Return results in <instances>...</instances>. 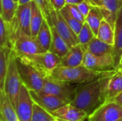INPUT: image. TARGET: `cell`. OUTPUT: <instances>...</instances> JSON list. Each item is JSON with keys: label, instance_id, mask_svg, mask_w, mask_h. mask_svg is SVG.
<instances>
[{"label": "cell", "instance_id": "cell-34", "mask_svg": "<svg viewBox=\"0 0 122 121\" xmlns=\"http://www.w3.org/2000/svg\"><path fill=\"white\" fill-rule=\"evenodd\" d=\"M50 2L55 10H61L66 4V0H50Z\"/></svg>", "mask_w": 122, "mask_h": 121}, {"label": "cell", "instance_id": "cell-31", "mask_svg": "<svg viewBox=\"0 0 122 121\" xmlns=\"http://www.w3.org/2000/svg\"><path fill=\"white\" fill-rule=\"evenodd\" d=\"M77 36H78L79 43L85 45L88 44L95 36V34H94L93 31L92 30L89 24L85 21Z\"/></svg>", "mask_w": 122, "mask_h": 121}, {"label": "cell", "instance_id": "cell-18", "mask_svg": "<svg viewBox=\"0 0 122 121\" xmlns=\"http://www.w3.org/2000/svg\"><path fill=\"white\" fill-rule=\"evenodd\" d=\"M0 121H20L4 91H0Z\"/></svg>", "mask_w": 122, "mask_h": 121}, {"label": "cell", "instance_id": "cell-8", "mask_svg": "<svg viewBox=\"0 0 122 121\" xmlns=\"http://www.w3.org/2000/svg\"><path fill=\"white\" fill-rule=\"evenodd\" d=\"M24 57L27 58L45 76L51 75L54 70L59 66L61 59L50 51Z\"/></svg>", "mask_w": 122, "mask_h": 121}, {"label": "cell", "instance_id": "cell-6", "mask_svg": "<svg viewBox=\"0 0 122 121\" xmlns=\"http://www.w3.org/2000/svg\"><path fill=\"white\" fill-rule=\"evenodd\" d=\"M12 49L17 56H30L46 51L39 44L36 36L26 34L19 27L16 31Z\"/></svg>", "mask_w": 122, "mask_h": 121}, {"label": "cell", "instance_id": "cell-1", "mask_svg": "<svg viewBox=\"0 0 122 121\" xmlns=\"http://www.w3.org/2000/svg\"><path fill=\"white\" fill-rule=\"evenodd\" d=\"M113 74L77 86L75 98L71 104L83 110L89 116L104 102L105 89Z\"/></svg>", "mask_w": 122, "mask_h": 121}, {"label": "cell", "instance_id": "cell-3", "mask_svg": "<svg viewBox=\"0 0 122 121\" xmlns=\"http://www.w3.org/2000/svg\"><path fill=\"white\" fill-rule=\"evenodd\" d=\"M16 61L22 83L29 91H41L46 76L27 58L16 54Z\"/></svg>", "mask_w": 122, "mask_h": 121}, {"label": "cell", "instance_id": "cell-40", "mask_svg": "<svg viewBox=\"0 0 122 121\" xmlns=\"http://www.w3.org/2000/svg\"><path fill=\"white\" fill-rule=\"evenodd\" d=\"M54 121H60V120H59V119H57V118H56L55 120Z\"/></svg>", "mask_w": 122, "mask_h": 121}, {"label": "cell", "instance_id": "cell-10", "mask_svg": "<svg viewBox=\"0 0 122 121\" xmlns=\"http://www.w3.org/2000/svg\"><path fill=\"white\" fill-rule=\"evenodd\" d=\"M34 101L29 90L22 83L15 107L20 121H31Z\"/></svg>", "mask_w": 122, "mask_h": 121}, {"label": "cell", "instance_id": "cell-33", "mask_svg": "<svg viewBox=\"0 0 122 121\" xmlns=\"http://www.w3.org/2000/svg\"><path fill=\"white\" fill-rule=\"evenodd\" d=\"M76 6H77L78 9H79V10L80 11V12H81L85 17H86L87 15H88L89 13V11H90V9H91V8H92V6H91L87 1H86L85 0H84V1H81V3L76 4Z\"/></svg>", "mask_w": 122, "mask_h": 121}, {"label": "cell", "instance_id": "cell-19", "mask_svg": "<svg viewBox=\"0 0 122 121\" xmlns=\"http://www.w3.org/2000/svg\"><path fill=\"white\" fill-rule=\"evenodd\" d=\"M122 92V73L119 71L113 74L107 83L104 92V102L113 100Z\"/></svg>", "mask_w": 122, "mask_h": 121}, {"label": "cell", "instance_id": "cell-35", "mask_svg": "<svg viewBox=\"0 0 122 121\" xmlns=\"http://www.w3.org/2000/svg\"><path fill=\"white\" fill-rule=\"evenodd\" d=\"M86 1H87L92 6H99L101 0H85Z\"/></svg>", "mask_w": 122, "mask_h": 121}, {"label": "cell", "instance_id": "cell-38", "mask_svg": "<svg viewBox=\"0 0 122 121\" xmlns=\"http://www.w3.org/2000/svg\"><path fill=\"white\" fill-rule=\"evenodd\" d=\"M32 1L34 0H18V2H19V5H20V4H24Z\"/></svg>", "mask_w": 122, "mask_h": 121}, {"label": "cell", "instance_id": "cell-4", "mask_svg": "<svg viewBox=\"0 0 122 121\" xmlns=\"http://www.w3.org/2000/svg\"><path fill=\"white\" fill-rule=\"evenodd\" d=\"M21 84L22 82L16 66V53L12 49L9 56V65L5 78L4 91L14 108L16 105Z\"/></svg>", "mask_w": 122, "mask_h": 121}, {"label": "cell", "instance_id": "cell-14", "mask_svg": "<svg viewBox=\"0 0 122 121\" xmlns=\"http://www.w3.org/2000/svg\"><path fill=\"white\" fill-rule=\"evenodd\" d=\"M86 51L84 45L77 44L71 47L68 53L61 59L59 66L61 67H75L83 63L84 56Z\"/></svg>", "mask_w": 122, "mask_h": 121}, {"label": "cell", "instance_id": "cell-21", "mask_svg": "<svg viewBox=\"0 0 122 121\" xmlns=\"http://www.w3.org/2000/svg\"><path fill=\"white\" fill-rule=\"evenodd\" d=\"M86 51H89L90 53L97 55H104L107 53H113L114 46L109 44L101 39L97 36H94L88 44L84 45Z\"/></svg>", "mask_w": 122, "mask_h": 121}, {"label": "cell", "instance_id": "cell-9", "mask_svg": "<svg viewBox=\"0 0 122 121\" xmlns=\"http://www.w3.org/2000/svg\"><path fill=\"white\" fill-rule=\"evenodd\" d=\"M82 64L91 69L99 71H117L115 67L113 53L97 56L86 51Z\"/></svg>", "mask_w": 122, "mask_h": 121}, {"label": "cell", "instance_id": "cell-30", "mask_svg": "<svg viewBox=\"0 0 122 121\" xmlns=\"http://www.w3.org/2000/svg\"><path fill=\"white\" fill-rule=\"evenodd\" d=\"M36 4L39 6L40 9L42 11L44 18L49 22V24L52 26L51 21V12L54 10L50 0H34Z\"/></svg>", "mask_w": 122, "mask_h": 121}, {"label": "cell", "instance_id": "cell-5", "mask_svg": "<svg viewBox=\"0 0 122 121\" xmlns=\"http://www.w3.org/2000/svg\"><path fill=\"white\" fill-rule=\"evenodd\" d=\"M76 87L72 83L49 75L44 78L41 91L54 95L62 99L66 103H71L75 98Z\"/></svg>", "mask_w": 122, "mask_h": 121}, {"label": "cell", "instance_id": "cell-39", "mask_svg": "<svg viewBox=\"0 0 122 121\" xmlns=\"http://www.w3.org/2000/svg\"><path fill=\"white\" fill-rule=\"evenodd\" d=\"M121 69H122V58H121V60H120V62H119V64L117 67V71H120Z\"/></svg>", "mask_w": 122, "mask_h": 121}, {"label": "cell", "instance_id": "cell-36", "mask_svg": "<svg viewBox=\"0 0 122 121\" xmlns=\"http://www.w3.org/2000/svg\"><path fill=\"white\" fill-rule=\"evenodd\" d=\"M112 101H115V102H117V103H119V104H120V105H122V92L121 93H119L118 96H117L113 100H112Z\"/></svg>", "mask_w": 122, "mask_h": 121}, {"label": "cell", "instance_id": "cell-24", "mask_svg": "<svg viewBox=\"0 0 122 121\" xmlns=\"http://www.w3.org/2000/svg\"><path fill=\"white\" fill-rule=\"evenodd\" d=\"M41 10L34 1H31V35L36 36L44 20Z\"/></svg>", "mask_w": 122, "mask_h": 121}, {"label": "cell", "instance_id": "cell-15", "mask_svg": "<svg viewBox=\"0 0 122 121\" xmlns=\"http://www.w3.org/2000/svg\"><path fill=\"white\" fill-rule=\"evenodd\" d=\"M98 7L104 18L114 29L118 14L122 7V0H101Z\"/></svg>", "mask_w": 122, "mask_h": 121}, {"label": "cell", "instance_id": "cell-12", "mask_svg": "<svg viewBox=\"0 0 122 121\" xmlns=\"http://www.w3.org/2000/svg\"><path fill=\"white\" fill-rule=\"evenodd\" d=\"M29 91L34 101L50 113H52L66 104H68L62 99L41 91Z\"/></svg>", "mask_w": 122, "mask_h": 121}, {"label": "cell", "instance_id": "cell-25", "mask_svg": "<svg viewBox=\"0 0 122 121\" xmlns=\"http://www.w3.org/2000/svg\"><path fill=\"white\" fill-rule=\"evenodd\" d=\"M104 19V16L99 8L92 6L89 14L86 17V22L89 24L96 36H97L101 22Z\"/></svg>", "mask_w": 122, "mask_h": 121}, {"label": "cell", "instance_id": "cell-23", "mask_svg": "<svg viewBox=\"0 0 122 121\" xmlns=\"http://www.w3.org/2000/svg\"><path fill=\"white\" fill-rule=\"evenodd\" d=\"M1 12L0 17L5 21L11 23L16 16L19 2L17 0H1Z\"/></svg>", "mask_w": 122, "mask_h": 121}, {"label": "cell", "instance_id": "cell-17", "mask_svg": "<svg viewBox=\"0 0 122 121\" xmlns=\"http://www.w3.org/2000/svg\"><path fill=\"white\" fill-rule=\"evenodd\" d=\"M114 44L113 50V56L114 59L115 67L117 70V67L119 64L122 56V7L121 8L115 23L114 27Z\"/></svg>", "mask_w": 122, "mask_h": 121}, {"label": "cell", "instance_id": "cell-29", "mask_svg": "<svg viewBox=\"0 0 122 121\" xmlns=\"http://www.w3.org/2000/svg\"><path fill=\"white\" fill-rule=\"evenodd\" d=\"M61 14L63 16V17L64 18V19L66 21V22L68 23V24L70 26V27L72 29V30L75 32V34L76 35H78L83 26L84 23L81 22L80 21H79L78 19H76V18H74L69 11L68 9L66 7V6L62 8L61 10H59Z\"/></svg>", "mask_w": 122, "mask_h": 121}, {"label": "cell", "instance_id": "cell-11", "mask_svg": "<svg viewBox=\"0 0 122 121\" xmlns=\"http://www.w3.org/2000/svg\"><path fill=\"white\" fill-rule=\"evenodd\" d=\"M51 21L52 26L56 28L59 35L65 40L69 48L79 44L77 35L68 24L59 10H55L54 9L51 12Z\"/></svg>", "mask_w": 122, "mask_h": 121}, {"label": "cell", "instance_id": "cell-41", "mask_svg": "<svg viewBox=\"0 0 122 121\" xmlns=\"http://www.w3.org/2000/svg\"><path fill=\"white\" fill-rule=\"evenodd\" d=\"M119 71V72H121V73H122V69H121V70H120V71Z\"/></svg>", "mask_w": 122, "mask_h": 121}, {"label": "cell", "instance_id": "cell-20", "mask_svg": "<svg viewBox=\"0 0 122 121\" xmlns=\"http://www.w3.org/2000/svg\"><path fill=\"white\" fill-rule=\"evenodd\" d=\"M51 32L52 40L49 51L57 55L60 58H63L68 53L70 48L65 41V40L59 35V34L54 26H51Z\"/></svg>", "mask_w": 122, "mask_h": 121}, {"label": "cell", "instance_id": "cell-27", "mask_svg": "<svg viewBox=\"0 0 122 121\" xmlns=\"http://www.w3.org/2000/svg\"><path fill=\"white\" fill-rule=\"evenodd\" d=\"M97 36L102 41L109 44L113 46L114 44V29L105 19H104L101 22Z\"/></svg>", "mask_w": 122, "mask_h": 121}, {"label": "cell", "instance_id": "cell-28", "mask_svg": "<svg viewBox=\"0 0 122 121\" xmlns=\"http://www.w3.org/2000/svg\"><path fill=\"white\" fill-rule=\"evenodd\" d=\"M56 118L51 113L34 102L31 121H54Z\"/></svg>", "mask_w": 122, "mask_h": 121}, {"label": "cell", "instance_id": "cell-26", "mask_svg": "<svg viewBox=\"0 0 122 121\" xmlns=\"http://www.w3.org/2000/svg\"><path fill=\"white\" fill-rule=\"evenodd\" d=\"M11 50L8 47H1L0 49V91H4L5 78Z\"/></svg>", "mask_w": 122, "mask_h": 121}, {"label": "cell", "instance_id": "cell-13", "mask_svg": "<svg viewBox=\"0 0 122 121\" xmlns=\"http://www.w3.org/2000/svg\"><path fill=\"white\" fill-rule=\"evenodd\" d=\"M51 113L61 121H84L89 117L85 111L71 103L66 104Z\"/></svg>", "mask_w": 122, "mask_h": 121}, {"label": "cell", "instance_id": "cell-7", "mask_svg": "<svg viewBox=\"0 0 122 121\" xmlns=\"http://www.w3.org/2000/svg\"><path fill=\"white\" fill-rule=\"evenodd\" d=\"M89 121H118L122 119V106L114 101H105L88 117Z\"/></svg>", "mask_w": 122, "mask_h": 121}, {"label": "cell", "instance_id": "cell-16", "mask_svg": "<svg viewBox=\"0 0 122 121\" xmlns=\"http://www.w3.org/2000/svg\"><path fill=\"white\" fill-rule=\"evenodd\" d=\"M31 1L19 5L16 14V21L19 29L28 35H31Z\"/></svg>", "mask_w": 122, "mask_h": 121}, {"label": "cell", "instance_id": "cell-43", "mask_svg": "<svg viewBox=\"0 0 122 121\" xmlns=\"http://www.w3.org/2000/svg\"><path fill=\"white\" fill-rule=\"evenodd\" d=\"M17 1H18V0H17Z\"/></svg>", "mask_w": 122, "mask_h": 121}, {"label": "cell", "instance_id": "cell-2", "mask_svg": "<svg viewBox=\"0 0 122 121\" xmlns=\"http://www.w3.org/2000/svg\"><path fill=\"white\" fill-rule=\"evenodd\" d=\"M118 71H99L91 69L83 64L75 67L58 66L51 73V76L72 84H81L97 78L112 75Z\"/></svg>", "mask_w": 122, "mask_h": 121}, {"label": "cell", "instance_id": "cell-42", "mask_svg": "<svg viewBox=\"0 0 122 121\" xmlns=\"http://www.w3.org/2000/svg\"><path fill=\"white\" fill-rule=\"evenodd\" d=\"M122 121V119H121V120H119V121Z\"/></svg>", "mask_w": 122, "mask_h": 121}, {"label": "cell", "instance_id": "cell-32", "mask_svg": "<svg viewBox=\"0 0 122 121\" xmlns=\"http://www.w3.org/2000/svg\"><path fill=\"white\" fill-rule=\"evenodd\" d=\"M66 7L68 9L69 11L70 12V14L76 19H78L79 21H80L82 23H84L86 21V17L80 12V11L79 10L76 4H66Z\"/></svg>", "mask_w": 122, "mask_h": 121}, {"label": "cell", "instance_id": "cell-22", "mask_svg": "<svg viewBox=\"0 0 122 121\" xmlns=\"http://www.w3.org/2000/svg\"><path fill=\"white\" fill-rule=\"evenodd\" d=\"M36 37L38 42L43 47V48L46 51H49L52 40L51 26L45 19H44L41 26Z\"/></svg>", "mask_w": 122, "mask_h": 121}, {"label": "cell", "instance_id": "cell-37", "mask_svg": "<svg viewBox=\"0 0 122 121\" xmlns=\"http://www.w3.org/2000/svg\"><path fill=\"white\" fill-rule=\"evenodd\" d=\"M84 0H66V4H76V5L81 3Z\"/></svg>", "mask_w": 122, "mask_h": 121}]
</instances>
